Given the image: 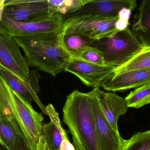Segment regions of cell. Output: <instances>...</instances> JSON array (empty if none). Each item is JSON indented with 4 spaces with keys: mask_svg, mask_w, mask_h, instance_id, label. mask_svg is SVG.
<instances>
[{
    "mask_svg": "<svg viewBox=\"0 0 150 150\" xmlns=\"http://www.w3.org/2000/svg\"><path fill=\"white\" fill-rule=\"evenodd\" d=\"M131 30L144 46L150 47V0L141 1L134 16Z\"/></svg>",
    "mask_w": 150,
    "mask_h": 150,
    "instance_id": "cell-16",
    "label": "cell"
},
{
    "mask_svg": "<svg viewBox=\"0 0 150 150\" xmlns=\"http://www.w3.org/2000/svg\"><path fill=\"white\" fill-rule=\"evenodd\" d=\"M137 6L136 0H88L79 11L70 16H92L106 18H118L122 9L132 12Z\"/></svg>",
    "mask_w": 150,
    "mask_h": 150,
    "instance_id": "cell-12",
    "label": "cell"
},
{
    "mask_svg": "<svg viewBox=\"0 0 150 150\" xmlns=\"http://www.w3.org/2000/svg\"><path fill=\"white\" fill-rule=\"evenodd\" d=\"M62 36L66 50L71 57L76 58H79L82 51L87 46H91L95 40L79 33H71Z\"/></svg>",
    "mask_w": 150,
    "mask_h": 150,
    "instance_id": "cell-18",
    "label": "cell"
},
{
    "mask_svg": "<svg viewBox=\"0 0 150 150\" xmlns=\"http://www.w3.org/2000/svg\"><path fill=\"white\" fill-rule=\"evenodd\" d=\"M88 0H48L51 14L68 16L79 11Z\"/></svg>",
    "mask_w": 150,
    "mask_h": 150,
    "instance_id": "cell-19",
    "label": "cell"
},
{
    "mask_svg": "<svg viewBox=\"0 0 150 150\" xmlns=\"http://www.w3.org/2000/svg\"><path fill=\"white\" fill-rule=\"evenodd\" d=\"M1 16L16 22H28L50 15L48 0H5Z\"/></svg>",
    "mask_w": 150,
    "mask_h": 150,
    "instance_id": "cell-7",
    "label": "cell"
},
{
    "mask_svg": "<svg viewBox=\"0 0 150 150\" xmlns=\"http://www.w3.org/2000/svg\"><path fill=\"white\" fill-rule=\"evenodd\" d=\"M63 112L76 150H100L90 92L73 91L67 97Z\"/></svg>",
    "mask_w": 150,
    "mask_h": 150,
    "instance_id": "cell-1",
    "label": "cell"
},
{
    "mask_svg": "<svg viewBox=\"0 0 150 150\" xmlns=\"http://www.w3.org/2000/svg\"><path fill=\"white\" fill-rule=\"evenodd\" d=\"M30 66L55 77L71 57L66 50L60 33L38 36L15 37Z\"/></svg>",
    "mask_w": 150,
    "mask_h": 150,
    "instance_id": "cell-2",
    "label": "cell"
},
{
    "mask_svg": "<svg viewBox=\"0 0 150 150\" xmlns=\"http://www.w3.org/2000/svg\"><path fill=\"white\" fill-rule=\"evenodd\" d=\"M129 108L139 109L150 103V84L135 88L125 98Z\"/></svg>",
    "mask_w": 150,
    "mask_h": 150,
    "instance_id": "cell-21",
    "label": "cell"
},
{
    "mask_svg": "<svg viewBox=\"0 0 150 150\" xmlns=\"http://www.w3.org/2000/svg\"><path fill=\"white\" fill-rule=\"evenodd\" d=\"M65 16L51 14L45 18L28 22H16L1 16L0 30L13 37L38 36L58 34Z\"/></svg>",
    "mask_w": 150,
    "mask_h": 150,
    "instance_id": "cell-6",
    "label": "cell"
},
{
    "mask_svg": "<svg viewBox=\"0 0 150 150\" xmlns=\"http://www.w3.org/2000/svg\"><path fill=\"white\" fill-rule=\"evenodd\" d=\"M96 133L100 150H120L125 139L111 127L100 107L96 88L90 91Z\"/></svg>",
    "mask_w": 150,
    "mask_h": 150,
    "instance_id": "cell-10",
    "label": "cell"
},
{
    "mask_svg": "<svg viewBox=\"0 0 150 150\" xmlns=\"http://www.w3.org/2000/svg\"><path fill=\"white\" fill-rule=\"evenodd\" d=\"M149 68H150V47L144 46L140 52L124 64L117 67L112 73L118 74Z\"/></svg>",
    "mask_w": 150,
    "mask_h": 150,
    "instance_id": "cell-20",
    "label": "cell"
},
{
    "mask_svg": "<svg viewBox=\"0 0 150 150\" xmlns=\"http://www.w3.org/2000/svg\"><path fill=\"white\" fill-rule=\"evenodd\" d=\"M20 48L14 38L0 30V66L28 81L30 77V66Z\"/></svg>",
    "mask_w": 150,
    "mask_h": 150,
    "instance_id": "cell-8",
    "label": "cell"
},
{
    "mask_svg": "<svg viewBox=\"0 0 150 150\" xmlns=\"http://www.w3.org/2000/svg\"><path fill=\"white\" fill-rule=\"evenodd\" d=\"M150 84V68L112 73L100 84V86L109 91H124L137 88Z\"/></svg>",
    "mask_w": 150,
    "mask_h": 150,
    "instance_id": "cell-13",
    "label": "cell"
},
{
    "mask_svg": "<svg viewBox=\"0 0 150 150\" xmlns=\"http://www.w3.org/2000/svg\"><path fill=\"white\" fill-rule=\"evenodd\" d=\"M91 46L101 52L105 64L116 67L129 61L144 47L129 28L110 36L95 40Z\"/></svg>",
    "mask_w": 150,
    "mask_h": 150,
    "instance_id": "cell-4",
    "label": "cell"
},
{
    "mask_svg": "<svg viewBox=\"0 0 150 150\" xmlns=\"http://www.w3.org/2000/svg\"><path fill=\"white\" fill-rule=\"evenodd\" d=\"M96 88L100 107L104 116L113 129L119 133L117 122L129 108L125 99L115 93H106L99 88Z\"/></svg>",
    "mask_w": 150,
    "mask_h": 150,
    "instance_id": "cell-14",
    "label": "cell"
},
{
    "mask_svg": "<svg viewBox=\"0 0 150 150\" xmlns=\"http://www.w3.org/2000/svg\"><path fill=\"white\" fill-rule=\"evenodd\" d=\"M20 150H30L24 137L21 138L20 141Z\"/></svg>",
    "mask_w": 150,
    "mask_h": 150,
    "instance_id": "cell-27",
    "label": "cell"
},
{
    "mask_svg": "<svg viewBox=\"0 0 150 150\" xmlns=\"http://www.w3.org/2000/svg\"><path fill=\"white\" fill-rule=\"evenodd\" d=\"M120 150H150V130L134 134Z\"/></svg>",
    "mask_w": 150,
    "mask_h": 150,
    "instance_id": "cell-22",
    "label": "cell"
},
{
    "mask_svg": "<svg viewBox=\"0 0 150 150\" xmlns=\"http://www.w3.org/2000/svg\"><path fill=\"white\" fill-rule=\"evenodd\" d=\"M0 150H6L4 147L1 146V147H0Z\"/></svg>",
    "mask_w": 150,
    "mask_h": 150,
    "instance_id": "cell-28",
    "label": "cell"
},
{
    "mask_svg": "<svg viewBox=\"0 0 150 150\" xmlns=\"http://www.w3.org/2000/svg\"><path fill=\"white\" fill-rule=\"evenodd\" d=\"M60 150H76L74 145L69 141L68 136L63 138L60 146Z\"/></svg>",
    "mask_w": 150,
    "mask_h": 150,
    "instance_id": "cell-25",
    "label": "cell"
},
{
    "mask_svg": "<svg viewBox=\"0 0 150 150\" xmlns=\"http://www.w3.org/2000/svg\"><path fill=\"white\" fill-rule=\"evenodd\" d=\"M129 20L118 18L115 23V28L118 30H123L129 28Z\"/></svg>",
    "mask_w": 150,
    "mask_h": 150,
    "instance_id": "cell-24",
    "label": "cell"
},
{
    "mask_svg": "<svg viewBox=\"0 0 150 150\" xmlns=\"http://www.w3.org/2000/svg\"><path fill=\"white\" fill-rule=\"evenodd\" d=\"M0 87L6 96L11 112L18 123L30 150H37L42 136L44 117L31 104L15 92L0 76Z\"/></svg>",
    "mask_w": 150,
    "mask_h": 150,
    "instance_id": "cell-3",
    "label": "cell"
},
{
    "mask_svg": "<svg viewBox=\"0 0 150 150\" xmlns=\"http://www.w3.org/2000/svg\"><path fill=\"white\" fill-rule=\"evenodd\" d=\"M116 68V67L97 64L71 57L64 71L74 74L86 86L96 88L100 87L102 82Z\"/></svg>",
    "mask_w": 150,
    "mask_h": 150,
    "instance_id": "cell-9",
    "label": "cell"
},
{
    "mask_svg": "<svg viewBox=\"0 0 150 150\" xmlns=\"http://www.w3.org/2000/svg\"><path fill=\"white\" fill-rule=\"evenodd\" d=\"M45 111L50 122L43 125L42 135L47 143L49 150H60L63 138L68 135L62 126L59 114L53 105L51 103L48 104L45 108Z\"/></svg>",
    "mask_w": 150,
    "mask_h": 150,
    "instance_id": "cell-15",
    "label": "cell"
},
{
    "mask_svg": "<svg viewBox=\"0 0 150 150\" xmlns=\"http://www.w3.org/2000/svg\"><path fill=\"white\" fill-rule=\"evenodd\" d=\"M118 19L92 16H68L64 18L59 33L62 35L79 33L98 40L119 31L115 28Z\"/></svg>",
    "mask_w": 150,
    "mask_h": 150,
    "instance_id": "cell-5",
    "label": "cell"
},
{
    "mask_svg": "<svg viewBox=\"0 0 150 150\" xmlns=\"http://www.w3.org/2000/svg\"><path fill=\"white\" fill-rule=\"evenodd\" d=\"M22 137H24L20 127L14 126L9 120L0 117L1 146L6 150H20V141Z\"/></svg>",
    "mask_w": 150,
    "mask_h": 150,
    "instance_id": "cell-17",
    "label": "cell"
},
{
    "mask_svg": "<svg viewBox=\"0 0 150 150\" xmlns=\"http://www.w3.org/2000/svg\"><path fill=\"white\" fill-rule=\"evenodd\" d=\"M37 150H49L47 143L42 135L41 136L39 139Z\"/></svg>",
    "mask_w": 150,
    "mask_h": 150,
    "instance_id": "cell-26",
    "label": "cell"
},
{
    "mask_svg": "<svg viewBox=\"0 0 150 150\" xmlns=\"http://www.w3.org/2000/svg\"><path fill=\"white\" fill-rule=\"evenodd\" d=\"M0 72L1 76L13 91L30 104H31L32 101H35L43 113L47 115L45 111L46 107L41 102L38 96L40 91L39 80L41 76L37 71L34 70L30 71V77L28 81L22 79L1 66H0Z\"/></svg>",
    "mask_w": 150,
    "mask_h": 150,
    "instance_id": "cell-11",
    "label": "cell"
},
{
    "mask_svg": "<svg viewBox=\"0 0 150 150\" xmlns=\"http://www.w3.org/2000/svg\"><path fill=\"white\" fill-rule=\"evenodd\" d=\"M79 58L97 64H105L101 52L92 46L86 47L81 53Z\"/></svg>",
    "mask_w": 150,
    "mask_h": 150,
    "instance_id": "cell-23",
    "label": "cell"
}]
</instances>
